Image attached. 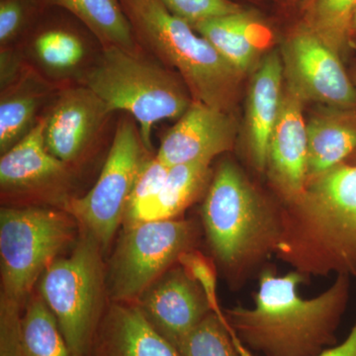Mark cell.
Returning a JSON list of instances; mask_svg holds the SVG:
<instances>
[{
	"label": "cell",
	"instance_id": "6da1fadb",
	"mask_svg": "<svg viewBox=\"0 0 356 356\" xmlns=\"http://www.w3.org/2000/svg\"><path fill=\"white\" fill-rule=\"evenodd\" d=\"M307 276L296 270L259 274L254 307L224 311L235 336L254 355L316 356L337 343V331L348 308L350 276L337 275L331 286L313 298L299 288Z\"/></svg>",
	"mask_w": 356,
	"mask_h": 356
},
{
	"label": "cell",
	"instance_id": "7a4b0ae2",
	"mask_svg": "<svg viewBox=\"0 0 356 356\" xmlns=\"http://www.w3.org/2000/svg\"><path fill=\"white\" fill-rule=\"evenodd\" d=\"M275 254L307 277L356 276V163L336 166L284 204Z\"/></svg>",
	"mask_w": 356,
	"mask_h": 356
},
{
	"label": "cell",
	"instance_id": "3957f363",
	"mask_svg": "<svg viewBox=\"0 0 356 356\" xmlns=\"http://www.w3.org/2000/svg\"><path fill=\"white\" fill-rule=\"evenodd\" d=\"M201 216L211 250L233 284L243 285L275 254L281 210L261 195L233 161L218 166Z\"/></svg>",
	"mask_w": 356,
	"mask_h": 356
},
{
	"label": "cell",
	"instance_id": "277c9868",
	"mask_svg": "<svg viewBox=\"0 0 356 356\" xmlns=\"http://www.w3.org/2000/svg\"><path fill=\"white\" fill-rule=\"evenodd\" d=\"M139 46L177 70L193 102L228 112L243 74L159 0H120Z\"/></svg>",
	"mask_w": 356,
	"mask_h": 356
},
{
	"label": "cell",
	"instance_id": "5b68a950",
	"mask_svg": "<svg viewBox=\"0 0 356 356\" xmlns=\"http://www.w3.org/2000/svg\"><path fill=\"white\" fill-rule=\"evenodd\" d=\"M90 88L110 111L128 112L139 125L140 139L152 151L154 126L163 120L179 119L191 106L188 89L180 77L147 58L140 51L103 48L96 64L86 76Z\"/></svg>",
	"mask_w": 356,
	"mask_h": 356
},
{
	"label": "cell",
	"instance_id": "8992f818",
	"mask_svg": "<svg viewBox=\"0 0 356 356\" xmlns=\"http://www.w3.org/2000/svg\"><path fill=\"white\" fill-rule=\"evenodd\" d=\"M74 222L67 211L41 207L1 208V301L24 305L36 281L74 241Z\"/></svg>",
	"mask_w": 356,
	"mask_h": 356
},
{
	"label": "cell",
	"instance_id": "52a82bcc",
	"mask_svg": "<svg viewBox=\"0 0 356 356\" xmlns=\"http://www.w3.org/2000/svg\"><path fill=\"white\" fill-rule=\"evenodd\" d=\"M100 250L97 241L84 232L72 254L56 259L40 278V296L76 356H88L104 314Z\"/></svg>",
	"mask_w": 356,
	"mask_h": 356
},
{
	"label": "cell",
	"instance_id": "ba28073f",
	"mask_svg": "<svg viewBox=\"0 0 356 356\" xmlns=\"http://www.w3.org/2000/svg\"><path fill=\"white\" fill-rule=\"evenodd\" d=\"M195 224L187 220L127 222L110 266V294L132 303L165 274L180 255L193 250Z\"/></svg>",
	"mask_w": 356,
	"mask_h": 356
},
{
	"label": "cell",
	"instance_id": "9c48e42d",
	"mask_svg": "<svg viewBox=\"0 0 356 356\" xmlns=\"http://www.w3.org/2000/svg\"><path fill=\"white\" fill-rule=\"evenodd\" d=\"M145 152L147 149L135 122L121 119L95 186L81 197L67 199L65 202V211L83 225L103 250L108 247L125 219Z\"/></svg>",
	"mask_w": 356,
	"mask_h": 356
},
{
	"label": "cell",
	"instance_id": "30bf717a",
	"mask_svg": "<svg viewBox=\"0 0 356 356\" xmlns=\"http://www.w3.org/2000/svg\"><path fill=\"white\" fill-rule=\"evenodd\" d=\"M281 58L286 86L302 102L343 111L356 106V88L339 56L308 27L284 42Z\"/></svg>",
	"mask_w": 356,
	"mask_h": 356
},
{
	"label": "cell",
	"instance_id": "8fae6325",
	"mask_svg": "<svg viewBox=\"0 0 356 356\" xmlns=\"http://www.w3.org/2000/svg\"><path fill=\"white\" fill-rule=\"evenodd\" d=\"M139 300L135 304L147 322L175 348L212 312L202 288L180 266L168 269Z\"/></svg>",
	"mask_w": 356,
	"mask_h": 356
},
{
	"label": "cell",
	"instance_id": "7c38bea8",
	"mask_svg": "<svg viewBox=\"0 0 356 356\" xmlns=\"http://www.w3.org/2000/svg\"><path fill=\"white\" fill-rule=\"evenodd\" d=\"M111 113L88 86L65 89L46 116L47 149L69 165L76 163L93 144Z\"/></svg>",
	"mask_w": 356,
	"mask_h": 356
},
{
	"label": "cell",
	"instance_id": "4fadbf2b",
	"mask_svg": "<svg viewBox=\"0 0 356 356\" xmlns=\"http://www.w3.org/2000/svg\"><path fill=\"white\" fill-rule=\"evenodd\" d=\"M236 125L228 112L192 102L177 124L163 136L158 156L168 166L208 161L233 147Z\"/></svg>",
	"mask_w": 356,
	"mask_h": 356
},
{
	"label": "cell",
	"instance_id": "5bb4252c",
	"mask_svg": "<svg viewBox=\"0 0 356 356\" xmlns=\"http://www.w3.org/2000/svg\"><path fill=\"white\" fill-rule=\"evenodd\" d=\"M302 104L286 86L267 152V177L284 204L297 200L307 187L308 143Z\"/></svg>",
	"mask_w": 356,
	"mask_h": 356
},
{
	"label": "cell",
	"instance_id": "9a60e30c",
	"mask_svg": "<svg viewBox=\"0 0 356 356\" xmlns=\"http://www.w3.org/2000/svg\"><path fill=\"white\" fill-rule=\"evenodd\" d=\"M46 117L0 159V186L6 194H32L60 186L69 165L53 156L44 143Z\"/></svg>",
	"mask_w": 356,
	"mask_h": 356
},
{
	"label": "cell",
	"instance_id": "2e32d148",
	"mask_svg": "<svg viewBox=\"0 0 356 356\" xmlns=\"http://www.w3.org/2000/svg\"><path fill=\"white\" fill-rule=\"evenodd\" d=\"M88 356H179L135 303L115 302L103 314Z\"/></svg>",
	"mask_w": 356,
	"mask_h": 356
},
{
	"label": "cell",
	"instance_id": "e0dca14e",
	"mask_svg": "<svg viewBox=\"0 0 356 356\" xmlns=\"http://www.w3.org/2000/svg\"><path fill=\"white\" fill-rule=\"evenodd\" d=\"M282 58L277 51L261 58L248 91L245 138L255 170L266 172L271 133L280 115L283 97Z\"/></svg>",
	"mask_w": 356,
	"mask_h": 356
},
{
	"label": "cell",
	"instance_id": "ac0fdd59",
	"mask_svg": "<svg viewBox=\"0 0 356 356\" xmlns=\"http://www.w3.org/2000/svg\"><path fill=\"white\" fill-rule=\"evenodd\" d=\"M193 28L242 74L254 67L271 40L268 28L243 9L203 21Z\"/></svg>",
	"mask_w": 356,
	"mask_h": 356
},
{
	"label": "cell",
	"instance_id": "d6986e66",
	"mask_svg": "<svg viewBox=\"0 0 356 356\" xmlns=\"http://www.w3.org/2000/svg\"><path fill=\"white\" fill-rule=\"evenodd\" d=\"M307 185L346 163L356 152V120L346 113L312 117L306 123Z\"/></svg>",
	"mask_w": 356,
	"mask_h": 356
},
{
	"label": "cell",
	"instance_id": "ffe728a7",
	"mask_svg": "<svg viewBox=\"0 0 356 356\" xmlns=\"http://www.w3.org/2000/svg\"><path fill=\"white\" fill-rule=\"evenodd\" d=\"M210 165L208 161H193L170 166L159 195L133 222L177 219L205 188Z\"/></svg>",
	"mask_w": 356,
	"mask_h": 356
},
{
	"label": "cell",
	"instance_id": "44dd1931",
	"mask_svg": "<svg viewBox=\"0 0 356 356\" xmlns=\"http://www.w3.org/2000/svg\"><path fill=\"white\" fill-rule=\"evenodd\" d=\"M79 18L102 43L103 48L116 47L139 51L132 26L120 0H48Z\"/></svg>",
	"mask_w": 356,
	"mask_h": 356
},
{
	"label": "cell",
	"instance_id": "7402d4cb",
	"mask_svg": "<svg viewBox=\"0 0 356 356\" xmlns=\"http://www.w3.org/2000/svg\"><path fill=\"white\" fill-rule=\"evenodd\" d=\"M10 356H76L40 294L23 306L17 343Z\"/></svg>",
	"mask_w": 356,
	"mask_h": 356
},
{
	"label": "cell",
	"instance_id": "603a6c76",
	"mask_svg": "<svg viewBox=\"0 0 356 356\" xmlns=\"http://www.w3.org/2000/svg\"><path fill=\"white\" fill-rule=\"evenodd\" d=\"M35 79L22 76L1 92L0 103V152L1 154L19 143L36 125L37 112L43 103V86H34Z\"/></svg>",
	"mask_w": 356,
	"mask_h": 356
},
{
	"label": "cell",
	"instance_id": "cb8c5ba5",
	"mask_svg": "<svg viewBox=\"0 0 356 356\" xmlns=\"http://www.w3.org/2000/svg\"><path fill=\"white\" fill-rule=\"evenodd\" d=\"M355 13L356 0H314L307 27L341 56L350 44Z\"/></svg>",
	"mask_w": 356,
	"mask_h": 356
},
{
	"label": "cell",
	"instance_id": "d4e9b609",
	"mask_svg": "<svg viewBox=\"0 0 356 356\" xmlns=\"http://www.w3.org/2000/svg\"><path fill=\"white\" fill-rule=\"evenodd\" d=\"M179 356H241L224 316L211 312L177 348Z\"/></svg>",
	"mask_w": 356,
	"mask_h": 356
},
{
	"label": "cell",
	"instance_id": "484cf974",
	"mask_svg": "<svg viewBox=\"0 0 356 356\" xmlns=\"http://www.w3.org/2000/svg\"><path fill=\"white\" fill-rule=\"evenodd\" d=\"M35 51L43 64L60 70L76 67L86 53L81 40L62 30H51L40 35L35 42Z\"/></svg>",
	"mask_w": 356,
	"mask_h": 356
},
{
	"label": "cell",
	"instance_id": "4316f807",
	"mask_svg": "<svg viewBox=\"0 0 356 356\" xmlns=\"http://www.w3.org/2000/svg\"><path fill=\"white\" fill-rule=\"evenodd\" d=\"M170 168L156 154L153 158L145 159L129 198L125 215L127 222L135 221L140 211L156 198L163 188Z\"/></svg>",
	"mask_w": 356,
	"mask_h": 356
},
{
	"label": "cell",
	"instance_id": "83f0119b",
	"mask_svg": "<svg viewBox=\"0 0 356 356\" xmlns=\"http://www.w3.org/2000/svg\"><path fill=\"white\" fill-rule=\"evenodd\" d=\"M175 17L194 27L203 21L243 10L231 0H159Z\"/></svg>",
	"mask_w": 356,
	"mask_h": 356
},
{
	"label": "cell",
	"instance_id": "f1b7e54d",
	"mask_svg": "<svg viewBox=\"0 0 356 356\" xmlns=\"http://www.w3.org/2000/svg\"><path fill=\"white\" fill-rule=\"evenodd\" d=\"M177 262L185 273L202 288L211 310L217 315L224 316V311L218 300L217 267L214 261L193 248L180 255Z\"/></svg>",
	"mask_w": 356,
	"mask_h": 356
},
{
	"label": "cell",
	"instance_id": "f546056e",
	"mask_svg": "<svg viewBox=\"0 0 356 356\" xmlns=\"http://www.w3.org/2000/svg\"><path fill=\"white\" fill-rule=\"evenodd\" d=\"M24 17V6L19 0H2L0 4V43L2 48L17 36Z\"/></svg>",
	"mask_w": 356,
	"mask_h": 356
},
{
	"label": "cell",
	"instance_id": "4dcf8cb0",
	"mask_svg": "<svg viewBox=\"0 0 356 356\" xmlns=\"http://www.w3.org/2000/svg\"><path fill=\"white\" fill-rule=\"evenodd\" d=\"M232 334H233L234 343H235L236 350H238L241 356H257L254 355L252 351L248 350V348L238 341V337L235 336L233 331H232ZM316 356H356V322L355 324L353 325L350 334H348V336L346 337V339H344L343 341L325 348V350H323L322 353H318V355Z\"/></svg>",
	"mask_w": 356,
	"mask_h": 356
},
{
	"label": "cell",
	"instance_id": "1f68e13d",
	"mask_svg": "<svg viewBox=\"0 0 356 356\" xmlns=\"http://www.w3.org/2000/svg\"><path fill=\"white\" fill-rule=\"evenodd\" d=\"M13 53L4 49L1 51V89H6L15 83L23 74H20V64Z\"/></svg>",
	"mask_w": 356,
	"mask_h": 356
},
{
	"label": "cell",
	"instance_id": "d6a6232c",
	"mask_svg": "<svg viewBox=\"0 0 356 356\" xmlns=\"http://www.w3.org/2000/svg\"><path fill=\"white\" fill-rule=\"evenodd\" d=\"M351 31L356 33V13L353 16V26H351Z\"/></svg>",
	"mask_w": 356,
	"mask_h": 356
},
{
	"label": "cell",
	"instance_id": "836d02e7",
	"mask_svg": "<svg viewBox=\"0 0 356 356\" xmlns=\"http://www.w3.org/2000/svg\"><path fill=\"white\" fill-rule=\"evenodd\" d=\"M355 83H356V79H355ZM351 161L350 163H356V152L355 154H353V156H351Z\"/></svg>",
	"mask_w": 356,
	"mask_h": 356
}]
</instances>
